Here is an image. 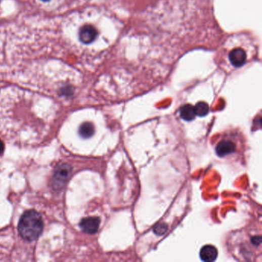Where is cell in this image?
Masks as SVG:
<instances>
[{
    "mask_svg": "<svg viewBox=\"0 0 262 262\" xmlns=\"http://www.w3.org/2000/svg\"><path fill=\"white\" fill-rule=\"evenodd\" d=\"M245 139L238 130H226L214 142V151L221 158H238L245 152Z\"/></svg>",
    "mask_w": 262,
    "mask_h": 262,
    "instance_id": "cell-1",
    "label": "cell"
},
{
    "mask_svg": "<svg viewBox=\"0 0 262 262\" xmlns=\"http://www.w3.org/2000/svg\"><path fill=\"white\" fill-rule=\"evenodd\" d=\"M18 230L20 236L26 241H35L43 230L42 216L34 210L26 211L19 219Z\"/></svg>",
    "mask_w": 262,
    "mask_h": 262,
    "instance_id": "cell-2",
    "label": "cell"
},
{
    "mask_svg": "<svg viewBox=\"0 0 262 262\" xmlns=\"http://www.w3.org/2000/svg\"><path fill=\"white\" fill-rule=\"evenodd\" d=\"M241 240H237L235 249L238 257H243L245 260H252L251 257L260 255L261 251L262 238L260 233H245L239 236Z\"/></svg>",
    "mask_w": 262,
    "mask_h": 262,
    "instance_id": "cell-3",
    "label": "cell"
},
{
    "mask_svg": "<svg viewBox=\"0 0 262 262\" xmlns=\"http://www.w3.org/2000/svg\"><path fill=\"white\" fill-rule=\"evenodd\" d=\"M72 173V167L66 163L60 164L56 167L53 178V187L56 190H60L64 187Z\"/></svg>",
    "mask_w": 262,
    "mask_h": 262,
    "instance_id": "cell-4",
    "label": "cell"
},
{
    "mask_svg": "<svg viewBox=\"0 0 262 262\" xmlns=\"http://www.w3.org/2000/svg\"><path fill=\"white\" fill-rule=\"evenodd\" d=\"M229 58L234 67H241L245 65L247 60L246 52L241 48L234 49L229 53Z\"/></svg>",
    "mask_w": 262,
    "mask_h": 262,
    "instance_id": "cell-5",
    "label": "cell"
},
{
    "mask_svg": "<svg viewBox=\"0 0 262 262\" xmlns=\"http://www.w3.org/2000/svg\"><path fill=\"white\" fill-rule=\"evenodd\" d=\"M100 226V219L97 217H89L82 219L80 223V228L87 234H96Z\"/></svg>",
    "mask_w": 262,
    "mask_h": 262,
    "instance_id": "cell-6",
    "label": "cell"
},
{
    "mask_svg": "<svg viewBox=\"0 0 262 262\" xmlns=\"http://www.w3.org/2000/svg\"><path fill=\"white\" fill-rule=\"evenodd\" d=\"M217 248L211 245H205L200 250L199 256L201 260L205 262H212L217 257Z\"/></svg>",
    "mask_w": 262,
    "mask_h": 262,
    "instance_id": "cell-7",
    "label": "cell"
},
{
    "mask_svg": "<svg viewBox=\"0 0 262 262\" xmlns=\"http://www.w3.org/2000/svg\"><path fill=\"white\" fill-rule=\"evenodd\" d=\"M180 116L186 122H191L196 116L195 107L190 104L184 105L183 107H181Z\"/></svg>",
    "mask_w": 262,
    "mask_h": 262,
    "instance_id": "cell-8",
    "label": "cell"
},
{
    "mask_svg": "<svg viewBox=\"0 0 262 262\" xmlns=\"http://www.w3.org/2000/svg\"><path fill=\"white\" fill-rule=\"evenodd\" d=\"M80 136H82L84 139H88V138L92 137L95 133V127L91 122H84L79 127L78 129Z\"/></svg>",
    "mask_w": 262,
    "mask_h": 262,
    "instance_id": "cell-9",
    "label": "cell"
},
{
    "mask_svg": "<svg viewBox=\"0 0 262 262\" xmlns=\"http://www.w3.org/2000/svg\"><path fill=\"white\" fill-rule=\"evenodd\" d=\"M195 114L199 117H205L209 112V106L205 102H199L195 106Z\"/></svg>",
    "mask_w": 262,
    "mask_h": 262,
    "instance_id": "cell-10",
    "label": "cell"
},
{
    "mask_svg": "<svg viewBox=\"0 0 262 262\" xmlns=\"http://www.w3.org/2000/svg\"><path fill=\"white\" fill-rule=\"evenodd\" d=\"M4 149H5V146H4V143H3V141L0 140V155L4 153Z\"/></svg>",
    "mask_w": 262,
    "mask_h": 262,
    "instance_id": "cell-11",
    "label": "cell"
}]
</instances>
